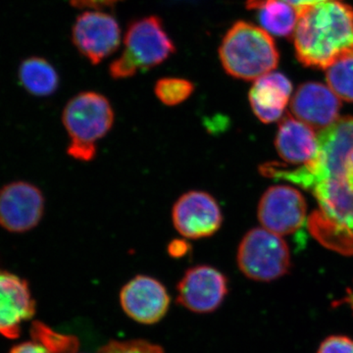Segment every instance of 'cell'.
<instances>
[{
	"label": "cell",
	"mask_w": 353,
	"mask_h": 353,
	"mask_svg": "<svg viewBox=\"0 0 353 353\" xmlns=\"http://www.w3.org/2000/svg\"><path fill=\"white\" fill-rule=\"evenodd\" d=\"M294 32L297 59L306 67L327 69L353 57V8L330 0L297 9Z\"/></svg>",
	"instance_id": "obj_1"
},
{
	"label": "cell",
	"mask_w": 353,
	"mask_h": 353,
	"mask_svg": "<svg viewBox=\"0 0 353 353\" xmlns=\"http://www.w3.org/2000/svg\"><path fill=\"white\" fill-rule=\"evenodd\" d=\"M223 68L234 78L253 81L277 68L279 51L269 32L239 21L225 34L219 48Z\"/></svg>",
	"instance_id": "obj_2"
},
{
	"label": "cell",
	"mask_w": 353,
	"mask_h": 353,
	"mask_svg": "<svg viewBox=\"0 0 353 353\" xmlns=\"http://www.w3.org/2000/svg\"><path fill=\"white\" fill-rule=\"evenodd\" d=\"M125 48L109 67L113 79H128L139 71L163 63L176 51V46L157 16L134 21L128 28Z\"/></svg>",
	"instance_id": "obj_3"
},
{
	"label": "cell",
	"mask_w": 353,
	"mask_h": 353,
	"mask_svg": "<svg viewBox=\"0 0 353 353\" xmlns=\"http://www.w3.org/2000/svg\"><path fill=\"white\" fill-rule=\"evenodd\" d=\"M236 262L246 277L257 282H272L290 270L289 246L279 234L255 228L241 240Z\"/></svg>",
	"instance_id": "obj_4"
},
{
	"label": "cell",
	"mask_w": 353,
	"mask_h": 353,
	"mask_svg": "<svg viewBox=\"0 0 353 353\" xmlns=\"http://www.w3.org/2000/svg\"><path fill=\"white\" fill-rule=\"evenodd\" d=\"M115 114L110 101L95 92H80L63 109L62 123L70 141L97 145L112 130Z\"/></svg>",
	"instance_id": "obj_5"
},
{
	"label": "cell",
	"mask_w": 353,
	"mask_h": 353,
	"mask_svg": "<svg viewBox=\"0 0 353 353\" xmlns=\"http://www.w3.org/2000/svg\"><path fill=\"white\" fill-rule=\"evenodd\" d=\"M174 227L187 240H201L214 236L222 227L223 214L219 203L208 192L190 190L174 203Z\"/></svg>",
	"instance_id": "obj_6"
},
{
	"label": "cell",
	"mask_w": 353,
	"mask_h": 353,
	"mask_svg": "<svg viewBox=\"0 0 353 353\" xmlns=\"http://www.w3.org/2000/svg\"><path fill=\"white\" fill-rule=\"evenodd\" d=\"M228 285L226 276L218 269L196 265L185 272L176 285V303L192 312H213L226 299Z\"/></svg>",
	"instance_id": "obj_7"
},
{
	"label": "cell",
	"mask_w": 353,
	"mask_h": 353,
	"mask_svg": "<svg viewBox=\"0 0 353 353\" xmlns=\"http://www.w3.org/2000/svg\"><path fill=\"white\" fill-rule=\"evenodd\" d=\"M72 39L79 52L90 63L97 65L119 48L120 26L110 14L88 11L77 18Z\"/></svg>",
	"instance_id": "obj_8"
},
{
	"label": "cell",
	"mask_w": 353,
	"mask_h": 353,
	"mask_svg": "<svg viewBox=\"0 0 353 353\" xmlns=\"http://www.w3.org/2000/svg\"><path fill=\"white\" fill-rule=\"evenodd\" d=\"M44 196L37 185L13 182L0 190V226L11 233H25L43 219Z\"/></svg>",
	"instance_id": "obj_9"
},
{
	"label": "cell",
	"mask_w": 353,
	"mask_h": 353,
	"mask_svg": "<svg viewBox=\"0 0 353 353\" xmlns=\"http://www.w3.org/2000/svg\"><path fill=\"white\" fill-rule=\"evenodd\" d=\"M306 201L303 194L288 185H276L265 192L259 205V218L265 229L285 236L304 224Z\"/></svg>",
	"instance_id": "obj_10"
},
{
	"label": "cell",
	"mask_w": 353,
	"mask_h": 353,
	"mask_svg": "<svg viewBox=\"0 0 353 353\" xmlns=\"http://www.w3.org/2000/svg\"><path fill=\"white\" fill-rule=\"evenodd\" d=\"M120 303L129 317L141 324L152 325L166 315L170 305L168 290L150 276L138 275L122 288Z\"/></svg>",
	"instance_id": "obj_11"
},
{
	"label": "cell",
	"mask_w": 353,
	"mask_h": 353,
	"mask_svg": "<svg viewBox=\"0 0 353 353\" xmlns=\"http://www.w3.org/2000/svg\"><path fill=\"white\" fill-rule=\"evenodd\" d=\"M36 303L25 280L0 268V334L19 336L21 324L32 319Z\"/></svg>",
	"instance_id": "obj_12"
},
{
	"label": "cell",
	"mask_w": 353,
	"mask_h": 353,
	"mask_svg": "<svg viewBox=\"0 0 353 353\" xmlns=\"http://www.w3.org/2000/svg\"><path fill=\"white\" fill-rule=\"evenodd\" d=\"M341 99L323 83H303L292 97L290 109L296 119L312 129L324 130L339 119Z\"/></svg>",
	"instance_id": "obj_13"
},
{
	"label": "cell",
	"mask_w": 353,
	"mask_h": 353,
	"mask_svg": "<svg viewBox=\"0 0 353 353\" xmlns=\"http://www.w3.org/2000/svg\"><path fill=\"white\" fill-rule=\"evenodd\" d=\"M319 153L316 163L323 181L345 178L348 154L353 152V116L339 118L331 126L318 134Z\"/></svg>",
	"instance_id": "obj_14"
},
{
	"label": "cell",
	"mask_w": 353,
	"mask_h": 353,
	"mask_svg": "<svg viewBox=\"0 0 353 353\" xmlns=\"http://www.w3.org/2000/svg\"><path fill=\"white\" fill-rule=\"evenodd\" d=\"M281 158L288 164L304 166L318 157V136L312 128L287 114L279 126L275 141Z\"/></svg>",
	"instance_id": "obj_15"
},
{
	"label": "cell",
	"mask_w": 353,
	"mask_h": 353,
	"mask_svg": "<svg viewBox=\"0 0 353 353\" xmlns=\"http://www.w3.org/2000/svg\"><path fill=\"white\" fill-rule=\"evenodd\" d=\"M292 85L282 73L271 72L255 80L250 102L256 117L263 123L281 119L292 95Z\"/></svg>",
	"instance_id": "obj_16"
},
{
	"label": "cell",
	"mask_w": 353,
	"mask_h": 353,
	"mask_svg": "<svg viewBox=\"0 0 353 353\" xmlns=\"http://www.w3.org/2000/svg\"><path fill=\"white\" fill-rule=\"evenodd\" d=\"M20 83L29 94L36 97H50L59 87L57 70L41 57H30L21 63L18 71Z\"/></svg>",
	"instance_id": "obj_17"
},
{
	"label": "cell",
	"mask_w": 353,
	"mask_h": 353,
	"mask_svg": "<svg viewBox=\"0 0 353 353\" xmlns=\"http://www.w3.org/2000/svg\"><path fill=\"white\" fill-rule=\"evenodd\" d=\"M308 228L323 245L345 255H353V223L332 222L315 211L309 217Z\"/></svg>",
	"instance_id": "obj_18"
},
{
	"label": "cell",
	"mask_w": 353,
	"mask_h": 353,
	"mask_svg": "<svg viewBox=\"0 0 353 353\" xmlns=\"http://www.w3.org/2000/svg\"><path fill=\"white\" fill-rule=\"evenodd\" d=\"M260 25L267 32L289 38L294 34L297 22V9L284 0H267L259 8Z\"/></svg>",
	"instance_id": "obj_19"
},
{
	"label": "cell",
	"mask_w": 353,
	"mask_h": 353,
	"mask_svg": "<svg viewBox=\"0 0 353 353\" xmlns=\"http://www.w3.org/2000/svg\"><path fill=\"white\" fill-rule=\"evenodd\" d=\"M31 334L32 340L50 353H77L80 347L77 336L58 333L41 322L32 323Z\"/></svg>",
	"instance_id": "obj_20"
},
{
	"label": "cell",
	"mask_w": 353,
	"mask_h": 353,
	"mask_svg": "<svg viewBox=\"0 0 353 353\" xmlns=\"http://www.w3.org/2000/svg\"><path fill=\"white\" fill-rule=\"evenodd\" d=\"M326 70L329 88L343 101L353 102V57L339 60Z\"/></svg>",
	"instance_id": "obj_21"
},
{
	"label": "cell",
	"mask_w": 353,
	"mask_h": 353,
	"mask_svg": "<svg viewBox=\"0 0 353 353\" xmlns=\"http://www.w3.org/2000/svg\"><path fill=\"white\" fill-rule=\"evenodd\" d=\"M194 92V85L182 78H162L154 85L158 101L166 106H176L188 101Z\"/></svg>",
	"instance_id": "obj_22"
},
{
	"label": "cell",
	"mask_w": 353,
	"mask_h": 353,
	"mask_svg": "<svg viewBox=\"0 0 353 353\" xmlns=\"http://www.w3.org/2000/svg\"><path fill=\"white\" fill-rule=\"evenodd\" d=\"M99 353H164L157 345L143 340L113 341L102 347Z\"/></svg>",
	"instance_id": "obj_23"
},
{
	"label": "cell",
	"mask_w": 353,
	"mask_h": 353,
	"mask_svg": "<svg viewBox=\"0 0 353 353\" xmlns=\"http://www.w3.org/2000/svg\"><path fill=\"white\" fill-rule=\"evenodd\" d=\"M317 353H353V339L343 334H334L325 339Z\"/></svg>",
	"instance_id": "obj_24"
},
{
	"label": "cell",
	"mask_w": 353,
	"mask_h": 353,
	"mask_svg": "<svg viewBox=\"0 0 353 353\" xmlns=\"http://www.w3.org/2000/svg\"><path fill=\"white\" fill-rule=\"evenodd\" d=\"M97 145H90V143L70 141L67 148V153L70 157L82 162L92 161L97 155Z\"/></svg>",
	"instance_id": "obj_25"
},
{
	"label": "cell",
	"mask_w": 353,
	"mask_h": 353,
	"mask_svg": "<svg viewBox=\"0 0 353 353\" xmlns=\"http://www.w3.org/2000/svg\"><path fill=\"white\" fill-rule=\"evenodd\" d=\"M192 245L187 239H174L167 245V252L174 259H180L189 254Z\"/></svg>",
	"instance_id": "obj_26"
},
{
	"label": "cell",
	"mask_w": 353,
	"mask_h": 353,
	"mask_svg": "<svg viewBox=\"0 0 353 353\" xmlns=\"http://www.w3.org/2000/svg\"><path fill=\"white\" fill-rule=\"evenodd\" d=\"M267 0H248L246 6L248 9H257L260 6L264 3ZM294 8L299 9L303 7L314 6V4L321 3V2L330 1V0H284Z\"/></svg>",
	"instance_id": "obj_27"
},
{
	"label": "cell",
	"mask_w": 353,
	"mask_h": 353,
	"mask_svg": "<svg viewBox=\"0 0 353 353\" xmlns=\"http://www.w3.org/2000/svg\"><path fill=\"white\" fill-rule=\"evenodd\" d=\"M71 6L77 8H94L99 9L102 7L111 6L121 0H69Z\"/></svg>",
	"instance_id": "obj_28"
},
{
	"label": "cell",
	"mask_w": 353,
	"mask_h": 353,
	"mask_svg": "<svg viewBox=\"0 0 353 353\" xmlns=\"http://www.w3.org/2000/svg\"><path fill=\"white\" fill-rule=\"evenodd\" d=\"M9 353H50L46 347L36 341H27L14 347Z\"/></svg>",
	"instance_id": "obj_29"
},
{
	"label": "cell",
	"mask_w": 353,
	"mask_h": 353,
	"mask_svg": "<svg viewBox=\"0 0 353 353\" xmlns=\"http://www.w3.org/2000/svg\"><path fill=\"white\" fill-rule=\"evenodd\" d=\"M345 179L348 187L353 192V152L348 154L345 167Z\"/></svg>",
	"instance_id": "obj_30"
},
{
	"label": "cell",
	"mask_w": 353,
	"mask_h": 353,
	"mask_svg": "<svg viewBox=\"0 0 353 353\" xmlns=\"http://www.w3.org/2000/svg\"><path fill=\"white\" fill-rule=\"evenodd\" d=\"M339 303L347 304L348 307L352 309L353 312V287L347 290V294H345V297H343V299H341V301Z\"/></svg>",
	"instance_id": "obj_31"
}]
</instances>
